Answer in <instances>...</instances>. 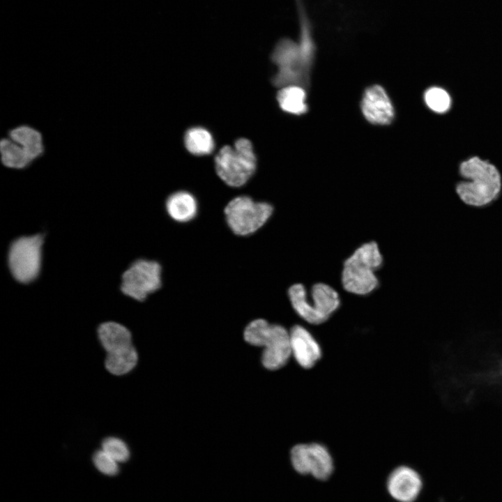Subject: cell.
I'll use <instances>...</instances> for the list:
<instances>
[{"label": "cell", "instance_id": "cell-12", "mask_svg": "<svg viewBox=\"0 0 502 502\" xmlns=\"http://www.w3.org/2000/svg\"><path fill=\"white\" fill-rule=\"evenodd\" d=\"M361 109L371 123L387 125L394 118V109L386 91L379 85L367 88L363 96Z\"/></svg>", "mask_w": 502, "mask_h": 502}, {"label": "cell", "instance_id": "cell-13", "mask_svg": "<svg viewBox=\"0 0 502 502\" xmlns=\"http://www.w3.org/2000/svg\"><path fill=\"white\" fill-rule=\"evenodd\" d=\"M291 356L298 364L305 368H312L321 357V349L305 327L295 325L289 330Z\"/></svg>", "mask_w": 502, "mask_h": 502}, {"label": "cell", "instance_id": "cell-19", "mask_svg": "<svg viewBox=\"0 0 502 502\" xmlns=\"http://www.w3.org/2000/svg\"><path fill=\"white\" fill-rule=\"evenodd\" d=\"M0 150L1 162L6 167L22 169L33 162L24 150L8 137L1 139Z\"/></svg>", "mask_w": 502, "mask_h": 502}, {"label": "cell", "instance_id": "cell-3", "mask_svg": "<svg viewBox=\"0 0 502 502\" xmlns=\"http://www.w3.org/2000/svg\"><path fill=\"white\" fill-rule=\"evenodd\" d=\"M291 305L296 314L308 324L326 322L340 305L338 292L331 286L319 282L310 291L302 284H294L288 290Z\"/></svg>", "mask_w": 502, "mask_h": 502}, {"label": "cell", "instance_id": "cell-9", "mask_svg": "<svg viewBox=\"0 0 502 502\" xmlns=\"http://www.w3.org/2000/svg\"><path fill=\"white\" fill-rule=\"evenodd\" d=\"M290 460L296 472L318 480H328L335 469L330 452L319 443L295 445L290 452Z\"/></svg>", "mask_w": 502, "mask_h": 502}, {"label": "cell", "instance_id": "cell-23", "mask_svg": "<svg viewBox=\"0 0 502 502\" xmlns=\"http://www.w3.org/2000/svg\"><path fill=\"white\" fill-rule=\"evenodd\" d=\"M93 461L98 470L105 475L114 476L119 471V462L102 449L94 453Z\"/></svg>", "mask_w": 502, "mask_h": 502}, {"label": "cell", "instance_id": "cell-4", "mask_svg": "<svg viewBox=\"0 0 502 502\" xmlns=\"http://www.w3.org/2000/svg\"><path fill=\"white\" fill-rule=\"evenodd\" d=\"M243 335L249 344L264 347L262 363L266 369L278 370L291 356L289 331L282 326L258 319L246 326Z\"/></svg>", "mask_w": 502, "mask_h": 502}, {"label": "cell", "instance_id": "cell-14", "mask_svg": "<svg viewBox=\"0 0 502 502\" xmlns=\"http://www.w3.org/2000/svg\"><path fill=\"white\" fill-rule=\"evenodd\" d=\"M169 216L174 221L185 223L195 218L198 203L195 196L188 191H177L170 195L165 202Z\"/></svg>", "mask_w": 502, "mask_h": 502}, {"label": "cell", "instance_id": "cell-6", "mask_svg": "<svg viewBox=\"0 0 502 502\" xmlns=\"http://www.w3.org/2000/svg\"><path fill=\"white\" fill-rule=\"evenodd\" d=\"M313 59L303 52L298 43L290 40L280 41L273 54V60L278 68L273 77L274 84L280 87L290 85L306 87Z\"/></svg>", "mask_w": 502, "mask_h": 502}, {"label": "cell", "instance_id": "cell-17", "mask_svg": "<svg viewBox=\"0 0 502 502\" xmlns=\"http://www.w3.org/2000/svg\"><path fill=\"white\" fill-rule=\"evenodd\" d=\"M137 352L132 344L107 353L105 365L107 370L116 376L128 374L136 366Z\"/></svg>", "mask_w": 502, "mask_h": 502}, {"label": "cell", "instance_id": "cell-22", "mask_svg": "<svg viewBox=\"0 0 502 502\" xmlns=\"http://www.w3.org/2000/svg\"><path fill=\"white\" fill-rule=\"evenodd\" d=\"M425 100L427 106L436 112H446L450 105L448 93L437 87L431 88L425 92Z\"/></svg>", "mask_w": 502, "mask_h": 502}, {"label": "cell", "instance_id": "cell-21", "mask_svg": "<svg viewBox=\"0 0 502 502\" xmlns=\"http://www.w3.org/2000/svg\"><path fill=\"white\" fill-rule=\"evenodd\" d=\"M102 450L118 462L128 459L130 451L127 444L121 439L115 436L105 438L102 442Z\"/></svg>", "mask_w": 502, "mask_h": 502}, {"label": "cell", "instance_id": "cell-8", "mask_svg": "<svg viewBox=\"0 0 502 502\" xmlns=\"http://www.w3.org/2000/svg\"><path fill=\"white\" fill-rule=\"evenodd\" d=\"M43 244L41 234L20 237L13 242L8 252V265L18 282L28 283L38 275Z\"/></svg>", "mask_w": 502, "mask_h": 502}, {"label": "cell", "instance_id": "cell-7", "mask_svg": "<svg viewBox=\"0 0 502 502\" xmlns=\"http://www.w3.org/2000/svg\"><path fill=\"white\" fill-rule=\"evenodd\" d=\"M273 208L267 202L255 201L246 195L232 199L225 208L229 229L236 235L248 236L261 228L272 215Z\"/></svg>", "mask_w": 502, "mask_h": 502}, {"label": "cell", "instance_id": "cell-20", "mask_svg": "<svg viewBox=\"0 0 502 502\" xmlns=\"http://www.w3.org/2000/svg\"><path fill=\"white\" fill-rule=\"evenodd\" d=\"M184 142L188 151L197 155L210 154L215 146L211 134L201 127L190 128L185 132Z\"/></svg>", "mask_w": 502, "mask_h": 502}, {"label": "cell", "instance_id": "cell-10", "mask_svg": "<svg viewBox=\"0 0 502 502\" xmlns=\"http://www.w3.org/2000/svg\"><path fill=\"white\" fill-rule=\"evenodd\" d=\"M161 274L162 268L157 261L138 259L123 274L121 289L126 296L142 301L160 289Z\"/></svg>", "mask_w": 502, "mask_h": 502}, {"label": "cell", "instance_id": "cell-5", "mask_svg": "<svg viewBox=\"0 0 502 502\" xmlns=\"http://www.w3.org/2000/svg\"><path fill=\"white\" fill-rule=\"evenodd\" d=\"M218 176L228 185L238 188L245 184L255 172L257 159L251 142L245 138L235 142L234 147L225 146L215 158Z\"/></svg>", "mask_w": 502, "mask_h": 502}, {"label": "cell", "instance_id": "cell-15", "mask_svg": "<svg viewBox=\"0 0 502 502\" xmlns=\"http://www.w3.org/2000/svg\"><path fill=\"white\" fill-rule=\"evenodd\" d=\"M8 137L18 144L33 162L42 156L45 146L41 133L27 125H21L9 130Z\"/></svg>", "mask_w": 502, "mask_h": 502}, {"label": "cell", "instance_id": "cell-1", "mask_svg": "<svg viewBox=\"0 0 502 502\" xmlns=\"http://www.w3.org/2000/svg\"><path fill=\"white\" fill-rule=\"evenodd\" d=\"M383 255L374 241L365 243L358 247L343 264L341 283L347 292L365 296L379 285L376 272L382 266Z\"/></svg>", "mask_w": 502, "mask_h": 502}, {"label": "cell", "instance_id": "cell-2", "mask_svg": "<svg viewBox=\"0 0 502 502\" xmlns=\"http://www.w3.org/2000/svg\"><path fill=\"white\" fill-rule=\"evenodd\" d=\"M459 172L466 181L457 185L456 192L466 204L482 206L499 193L501 176L494 165L473 157L461 163Z\"/></svg>", "mask_w": 502, "mask_h": 502}, {"label": "cell", "instance_id": "cell-16", "mask_svg": "<svg viewBox=\"0 0 502 502\" xmlns=\"http://www.w3.org/2000/svg\"><path fill=\"white\" fill-rule=\"evenodd\" d=\"M98 336L107 353L132 344L130 330L122 324L114 321L101 324L98 328Z\"/></svg>", "mask_w": 502, "mask_h": 502}, {"label": "cell", "instance_id": "cell-11", "mask_svg": "<svg viewBox=\"0 0 502 502\" xmlns=\"http://www.w3.org/2000/svg\"><path fill=\"white\" fill-rule=\"evenodd\" d=\"M386 488L389 496L397 502H414L423 489L420 473L409 465H400L388 474Z\"/></svg>", "mask_w": 502, "mask_h": 502}, {"label": "cell", "instance_id": "cell-18", "mask_svg": "<svg viewBox=\"0 0 502 502\" xmlns=\"http://www.w3.org/2000/svg\"><path fill=\"white\" fill-rule=\"evenodd\" d=\"M277 100L282 109L289 114L301 115L307 111L306 92L301 86L282 87L277 93Z\"/></svg>", "mask_w": 502, "mask_h": 502}]
</instances>
